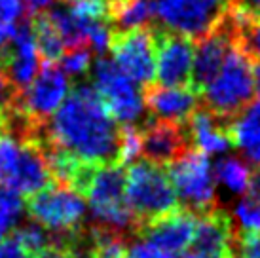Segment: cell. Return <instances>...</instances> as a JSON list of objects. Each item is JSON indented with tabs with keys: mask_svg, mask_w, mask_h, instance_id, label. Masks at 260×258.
<instances>
[{
	"mask_svg": "<svg viewBox=\"0 0 260 258\" xmlns=\"http://www.w3.org/2000/svg\"><path fill=\"white\" fill-rule=\"evenodd\" d=\"M192 150V141L188 135L186 123H173L164 120H148L141 127V154L152 164L169 165Z\"/></svg>",
	"mask_w": 260,
	"mask_h": 258,
	"instance_id": "13",
	"label": "cell"
},
{
	"mask_svg": "<svg viewBox=\"0 0 260 258\" xmlns=\"http://www.w3.org/2000/svg\"><path fill=\"white\" fill-rule=\"evenodd\" d=\"M154 17V0H110V25L114 33L150 27Z\"/></svg>",
	"mask_w": 260,
	"mask_h": 258,
	"instance_id": "17",
	"label": "cell"
},
{
	"mask_svg": "<svg viewBox=\"0 0 260 258\" xmlns=\"http://www.w3.org/2000/svg\"><path fill=\"white\" fill-rule=\"evenodd\" d=\"M0 258H30V256L27 254V251L23 249L21 245H19V241L12 236V237H4L0 241Z\"/></svg>",
	"mask_w": 260,
	"mask_h": 258,
	"instance_id": "29",
	"label": "cell"
},
{
	"mask_svg": "<svg viewBox=\"0 0 260 258\" xmlns=\"http://www.w3.org/2000/svg\"><path fill=\"white\" fill-rule=\"evenodd\" d=\"M198 216L188 209L179 207L169 215L156 218L139 228L137 236L146 243L158 247L161 251L177 254L186 249L194 237Z\"/></svg>",
	"mask_w": 260,
	"mask_h": 258,
	"instance_id": "14",
	"label": "cell"
},
{
	"mask_svg": "<svg viewBox=\"0 0 260 258\" xmlns=\"http://www.w3.org/2000/svg\"><path fill=\"white\" fill-rule=\"evenodd\" d=\"M125 258H175V254L161 251V249L146 243V241H135L127 249Z\"/></svg>",
	"mask_w": 260,
	"mask_h": 258,
	"instance_id": "28",
	"label": "cell"
},
{
	"mask_svg": "<svg viewBox=\"0 0 260 258\" xmlns=\"http://www.w3.org/2000/svg\"><path fill=\"white\" fill-rule=\"evenodd\" d=\"M253 64V59L236 44L228 51L218 74L200 93L202 107L226 122L249 107L256 93Z\"/></svg>",
	"mask_w": 260,
	"mask_h": 258,
	"instance_id": "2",
	"label": "cell"
},
{
	"mask_svg": "<svg viewBox=\"0 0 260 258\" xmlns=\"http://www.w3.org/2000/svg\"><path fill=\"white\" fill-rule=\"evenodd\" d=\"M125 165H97L87 179L82 194L87 198L95 226L123 236L137 232V220L125 201Z\"/></svg>",
	"mask_w": 260,
	"mask_h": 258,
	"instance_id": "4",
	"label": "cell"
},
{
	"mask_svg": "<svg viewBox=\"0 0 260 258\" xmlns=\"http://www.w3.org/2000/svg\"><path fill=\"white\" fill-rule=\"evenodd\" d=\"M156 46V80L166 87H190L194 64V40L188 36L150 25Z\"/></svg>",
	"mask_w": 260,
	"mask_h": 258,
	"instance_id": "10",
	"label": "cell"
},
{
	"mask_svg": "<svg viewBox=\"0 0 260 258\" xmlns=\"http://www.w3.org/2000/svg\"><path fill=\"white\" fill-rule=\"evenodd\" d=\"M125 201L137 220V232L145 224L181 207L167 167L148 159H137L129 165L125 175Z\"/></svg>",
	"mask_w": 260,
	"mask_h": 258,
	"instance_id": "3",
	"label": "cell"
},
{
	"mask_svg": "<svg viewBox=\"0 0 260 258\" xmlns=\"http://www.w3.org/2000/svg\"><path fill=\"white\" fill-rule=\"evenodd\" d=\"M69 76L57 63H42L37 78L10 103L23 110L30 120L46 123L69 97Z\"/></svg>",
	"mask_w": 260,
	"mask_h": 258,
	"instance_id": "9",
	"label": "cell"
},
{
	"mask_svg": "<svg viewBox=\"0 0 260 258\" xmlns=\"http://www.w3.org/2000/svg\"><path fill=\"white\" fill-rule=\"evenodd\" d=\"M25 6L29 8V12H35V14H40L42 10L51 6L53 0H21Z\"/></svg>",
	"mask_w": 260,
	"mask_h": 258,
	"instance_id": "33",
	"label": "cell"
},
{
	"mask_svg": "<svg viewBox=\"0 0 260 258\" xmlns=\"http://www.w3.org/2000/svg\"><path fill=\"white\" fill-rule=\"evenodd\" d=\"M27 213L46 230L55 234H69L84 228L86 201L82 200V194L73 188L50 184L30 196L27 201Z\"/></svg>",
	"mask_w": 260,
	"mask_h": 258,
	"instance_id": "8",
	"label": "cell"
},
{
	"mask_svg": "<svg viewBox=\"0 0 260 258\" xmlns=\"http://www.w3.org/2000/svg\"><path fill=\"white\" fill-rule=\"evenodd\" d=\"M236 218L243 226V230L258 232L260 234V205H256L249 198L241 200L238 203V207H236Z\"/></svg>",
	"mask_w": 260,
	"mask_h": 258,
	"instance_id": "27",
	"label": "cell"
},
{
	"mask_svg": "<svg viewBox=\"0 0 260 258\" xmlns=\"http://www.w3.org/2000/svg\"><path fill=\"white\" fill-rule=\"evenodd\" d=\"M32 29H35V42H37L38 55L44 59V63H57L65 53L63 38L50 21L46 12L35 14L32 17Z\"/></svg>",
	"mask_w": 260,
	"mask_h": 258,
	"instance_id": "19",
	"label": "cell"
},
{
	"mask_svg": "<svg viewBox=\"0 0 260 258\" xmlns=\"http://www.w3.org/2000/svg\"><path fill=\"white\" fill-rule=\"evenodd\" d=\"M249 167L245 162L239 158H220L215 162V169H213V177L222 182L226 188H230L232 192L243 194L247 192V184H249Z\"/></svg>",
	"mask_w": 260,
	"mask_h": 258,
	"instance_id": "20",
	"label": "cell"
},
{
	"mask_svg": "<svg viewBox=\"0 0 260 258\" xmlns=\"http://www.w3.org/2000/svg\"><path fill=\"white\" fill-rule=\"evenodd\" d=\"M167 173L177 198L184 203V209L194 213L198 218L209 213L211 209L218 207L215 177L207 154L192 148L169 165Z\"/></svg>",
	"mask_w": 260,
	"mask_h": 258,
	"instance_id": "5",
	"label": "cell"
},
{
	"mask_svg": "<svg viewBox=\"0 0 260 258\" xmlns=\"http://www.w3.org/2000/svg\"><path fill=\"white\" fill-rule=\"evenodd\" d=\"M143 103L150 118L173 123H186L200 108V95L190 87H166L150 84L143 91Z\"/></svg>",
	"mask_w": 260,
	"mask_h": 258,
	"instance_id": "15",
	"label": "cell"
},
{
	"mask_svg": "<svg viewBox=\"0 0 260 258\" xmlns=\"http://www.w3.org/2000/svg\"><path fill=\"white\" fill-rule=\"evenodd\" d=\"M247 159L256 165H260V144L258 146H254V148H251V150H247Z\"/></svg>",
	"mask_w": 260,
	"mask_h": 258,
	"instance_id": "34",
	"label": "cell"
},
{
	"mask_svg": "<svg viewBox=\"0 0 260 258\" xmlns=\"http://www.w3.org/2000/svg\"><path fill=\"white\" fill-rule=\"evenodd\" d=\"M228 137L234 146L251 150L260 144V101L245 107L228 122Z\"/></svg>",
	"mask_w": 260,
	"mask_h": 258,
	"instance_id": "18",
	"label": "cell"
},
{
	"mask_svg": "<svg viewBox=\"0 0 260 258\" xmlns=\"http://www.w3.org/2000/svg\"><path fill=\"white\" fill-rule=\"evenodd\" d=\"M35 258H71V256H69V252H67L65 249H61L57 245H50L46 251H42Z\"/></svg>",
	"mask_w": 260,
	"mask_h": 258,
	"instance_id": "32",
	"label": "cell"
},
{
	"mask_svg": "<svg viewBox=\"0 0 260 258\" xmlns=\"http://www.w3.org/2000/svg\"><path fill=\"white\" fill-rule=\"evenodd\" d=\"M253 72H254V91L258 93V101H260V61L253 64Z\"/></svg>",
	"mask_w": 260,
	"mask_h": 258,
	"instance_id": "35",
	"label": "cell"
},
{
	"mask_svg": "<svg viewBox=\"0 0 260 258\" xmlns=\"http://www.w3.org/2000/svg\"><path fill=\"white\" fill-rule=\"evenodd\" d=\"M232 249L234 258H260V234L236 228Z\"/></svg>",
	"mask_w": 260,
	"mask_h": 258,
	"instance_id": "25",
	"label": "cell"
},
{
	"mask_svg": "<svg viewBox=\"0 0 260 258\" xmlns=\"http://www.w3.org/2000/svg\"><path fill=\"white\" fill-rule=\"evenodd\" d=\"M4 133V112H2V108H0V135Z\"/></svg>",
	"mask_w": 260,
	"mask_h": 258,
	"instance_id": "36",
	"label": "cell"
},
{
	"mask_svg": "<svg viewBox=\"0 0 260 258\" xmlns=\"http://www.w3.org/2000/svg\"><path fill=\"white\" fill-rule=\"evenodd\" d=\"M249 200L260 205V165H256L253 171L249 173V184H247Z\"/></svg>",
	"mask_w": 260,
	"mask_h": 258,
	"instance_id": "31",
	"label": "cell"
},
{
	"mask_svg": "<svg viewBox=\"0 0 260 258\" xmlns=\"http://www.w3.org/2000/svg\"><path fill=\"white\" fill-rule=\"evenodd\" d=\"M91 80H93V89L116 122L133 125L145 116L146 108L143 103V93L137 89L135 82L120 71V67L112 59H97L91 69Z\"/></svg>",
	"mask_w": 260,
	"mask_h": 258,
	"instance_id": "6",
	"label": "cell"
},
{
	"mask_svg": "<svg viewBox=\"0 0 260 258\" xmlns=\"http://www.w3.org/2000/svg\"><path fill=\"white\" fill-rule=\"evenodd\" d=\"M59 61H61L59 67L63 69L65 74L82 76L91 67V51H89V48H71L63 53V57Z\"/></svg>",
	"mask_w": 260,
	"mask_h": 258,
	"instance_id": "24",
	"label": "cell"
},
{
	"mask_svg": "<svg viewBox=\"0 0 260 258\" xmlns=\"http://www.w3.org/2000/svg\"><path fill=\"white\" fill-rule=\"evenodd\" d=\"M234 234L230 213L220 207L211 209L198 218L194 237L181 258H234Z\"/></svg>",
	"mask_w": 260,
	"mask_h": 258,
	"instance_id": "12",
	"label": "cell"
},
{
	"mask_svg": "<svg viewBox=\"0 0 260 258\" xmlns=\"http://www.w3.org/2000/svg\"><path fill=\"white\" fill-rule=\"evenodd\" d=\"M110 50L114 53V63L135 84L146 87L156 82V46L150 27L114 33Z\"/></svg>",
	"mask_w": 260,
	"mask_h": 258,
	"instance_id": "11",
	"label": "cell"
},
{
	"mask_svg": "<svg viewBox=\"0 0 260 258\" xmlns=\"http://www.w3.org/2000/svg\"><path fill=\"white\" fill-rule=\"evenodd\" d=\"M65 2H74V0H65Z\"/></svg>",
	"mask_w": 260,
	"mask_h": 258,
	"instance_id": "37",
	"label": "cell"
},
{
	"mask_svg": "<svg viewBox=\"0 0 260 258\" xmlns=\"http://www.w3.org/2000/svg\"><path fill=\"white\" fill-rule=\"evenodd\" d=\"M228 122L218 118V116L211 114L207 108H200L194 114L188 118L186 129L190 141H192V148H196L202 154H215V152H226L232 148L230 137H228Z\"/></svg>",
	"mask_w": 260,
	"mask_h": 258,
	"instance_id": "16",
	"label": "cell"
},
{
	"mask_svg": "<svg viewBox=\"0 0 260 258\" xmlns=\"http://www.w3.org/2000/svg\"><path fill=\"white\" fill-rule=\"evenodd\" d=\"M238 46L245 51L254 63L260 61V21L253 25H245L239 29Z\"/></svg>",
	"mask_w": 260,
	"mask_h": 258,
	"instance_id": "26",
	"label": "cell"
},
{
	"mask_svg": "<svg viewBox=\"0 0 260 258\" xmlns=\"http://www.w3.org/2000/svg\"><path fill=\"white\" fill-rule=\"evenodd\" d=\"M14 237L19 241V245L27 251L30 258H35L51 245V236L48 234V230L40 226L38 222H35V220L25 222L21 228L15 230Z\"/></svg>",
	"mask_w": 260,
	"mask_h": 258,
	"instance_id": "22",
	"label": "cell"
},
{
	"mask_svg": "<svg viewBox=\"0 0 260 258\" xmlns=\"http://www.w3.org/2000/svg\"><path fill=\"white\" fill-rule=\"evenodd\" d=\"M120 129L93 86L82 84L69 93L44 125V137L82 164H118Z\"/></svg>",
	"mask_w": 260,
	"mask_h": 258,
	"instance_id": "1",
	"label": "cell"
},
{
	"mask_svg": "<svg viewBox=\"0 0 260 258\" xmlns=\"http://www.w3.org/2000/svg\"><path fill=\"white\" fill-rule=\"evenodd\" d=\"M230 8V0H154V12L159 25L202 40L222 21Z\"/></svg>",
	"mask_w": 260,
	"mask_h": 258,
	"instance_id": "7",
	"label": "cell"
},
{
	"mask_svg": "<svg viewBox=\"0 0 260 258\" xmlns=\"http://www.w3.org/2000/svg\"><path fill=\"white\" fill-rule=\"evenodd\" d=\"M23 215V196L0 186V241L14 230Z\"/></svg>",
	"mask_w": 260,
	"mask_h": 258,
	"instance_id": "21",
	"label": "cell"
},
{
	"mask_svg": "<svg viewBox=\"0 0 260 258\" xmlns=\"http://www.w3.org/2000/svg\"><path fill=\"white\" fill-rule=\"evenodd\" d=\"M139 154H141V127L139 125H123L120 129V156H118V164H133V162H137Z\"/></svg>",
	"mask_w": 260,
	"mask_h": 258,
	"instance_id": "23",
	"label": "cell"
},
{
	"mask_svg": "<svg viewBox=\"0 0 260 258\" xmlns=\"http://www.w3.org/2000/svg\"><path fill=\"white\" fill-rule=\"evenodd\" d=\"M17 93H19V91H17L14 87V84L10 82L4 69H0V108H6L8 105L15 99Z\"/></svg>",
	"mask_w": 260,
	"mask_h": 258,
	"instance_id": "30",
	"label": "cell"
}]
</instances>
